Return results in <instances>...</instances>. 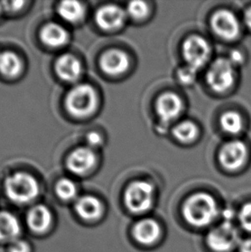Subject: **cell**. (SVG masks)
Returning a JSON list of instances; mask_svg holds the SVG:
<instances>
[{
	"label": "cell",
	"mask_w": 251,
	"mask_h": 252,
	"mask_svg": "<svg viewBox=\"0 0 251 252\" xmlns=\"http://www.w3.org/2000/svg\"><path fill=\"white\" fill-rule=\"evenodd\" d=\"M182 212L185 221L196 228L209 226L220 215L217 201L206 192H198L188 196L184 201Z\"/></svg>",
	"instance_id": "obj_1"
},
{
	"label": "cell",
	"mask_w": 251,
	"mask_h": 252,
	"mask_svg": "<svg viewBox=\"0 0 251 252\" xmlns=\"http://www.w3.org/2000/svg\"><path fill=\"white\" fill-rule=\"evenodd\" d=\"M124 202L129 211L134 215L149 212L155 203V189L153 184L146 181L132 182L126 189Z\"/></svg>",
	"instance_id": "obj_2"
},
{
	"label": "cell",
	"mask_w": 251,
	"mask_h": 252,
	"mask_svg": "<svg viewBox=\"0 0 251 252\" xmlns=\"http://www.w3.org/2000/svg\"><path fill=\"white\" fill-rule=\"evenodd\" d=\"M5 191L8 197L17 203H27L37 196L39 187L31 175L17 172L5 181Z\"/></svg>",
	"instance_id": "obj_3"
},
{
	"label": "cell",
	"mask_w": 251,
	"mask_h": 252,
	"mask_svg": "<svg viewBox=\"0 0 251 252\" xmlns=\"http://www.w3.org/2000/svg\"><path fill=\"white\" fill-rule=\"evenodd\" d=\"M97 97L91 85H79L68 92L65 107L68 112L76 117H85L95 109Z\"/></svg>",
	"instance_id": "obj_4"
},
{
	"label": "cell",
	"mask_w": 251,
	"mask_h": 252,
	"mask_svg": "<svg viewBox=\"0 0 251 252\" xmlns=\"http://www.w3.org/2000/svg\"><path fill=\"white\" fill-rule=\"evenodd\" d=\"M235 69L236 67L228 58L215 60L207 72V84L214 92H226L234 84Z\"/></svg>",
	"instance_id": "obj_5"
},
{
	"label": "cell",
	"mask_w": 251,
	"mask_h": 252,
	"mask_svg": "<svg viewBox=\"0 0 251 252\" xmlns=\"http://www.w3.org/2000/svg\"><path fill=\"white\" fill-rule=\"evenodd\" d=\"M240 241L237 229L226 220L212 229L207 236V245L214 252H230Z\"/></svg>",
	"instance_id": "obj_6"
},
{
	"label": "cell",
	"mask_w": 251,
	"mask_h": 252,
	"mask_svg": "<svg viewBox=\"0 0 251 252\" xmlns=\"http://www.w3.org/2000/svg\"><path fill=\"white\" fill-rule=\"evenodd\" d=\"M182 51L187 65L197 71L205 66L210 59V44L200 35L188 37L184 41Z\"/></svg>",
	"instance_id": "obj_7"
},
{
	"label": "cell",
	"mask_w": 251,
	"mask_h": 252,
	"mask_svg": "<svg viewBox=\"0 0 251 252\" xmlns=\"http://www.w3.org/2000/svg\"><path fill=\"white\" fill-rule=\"evenodd\" d=\"M211 26L220 37L232 41L240 34V24L234 13L227 10H218L211 18Z\"/></svg>",
	"instance_id": "obj_8"
},
{
	"label": "cell",
	"mask_w": 251,
	"mask_h": 252,
	"mask_svg": "<svg viewBox=\"0 0 251 252\" xmlns=\"http://www.w3.org/2000/svg\"><path fill=\"white\" fill-rule=\"evenodd\" d=\"M247 157V148L241 140H231L221 148L219 160L226 170H236L243 166Z\"/></svg>",
	"instance_id": "obj_9"
},
{
	"label": "cell",
	"mask_w": 251,
	"mask_h": 252,
	"mask_svg": "<svg viewBox=\"0 0 251 252\" xmlns=\"http://www.w3.org/2000/svg\"><path fill=\"white\" fill-rule=\"evenodd\" d=\"M183 111V100L173 92L163 93L157 99L156 112L163 123H170L177 120Z\"/></svg>",
	"instance_id": "obj_10"
},
{
	"label": "cell",
	"mask_w": 251,
	"mask_h": 252,
	"mask_svg": "<svg viewBox=\"0 0 251 252\" xmlns=\"http://www.w3.org/2000/svg\"><path fill=\"white\" fill-rule=\"evenodd\" d=\"M162 228L159 223L153 219L147 218L137 222L132 229V236L137 242L144 246H153L159 240Z\"/></svg>",
	"instance_id": "obj_11"
},
{
	"label": "cell",
	"mask_w": 251,
	"mask_h": 252,
	"mask_svg": "<svg viewBox=\"0 0 251 252\" xmlns=\"http://www.w3.org/2000/svg\"><path fill=\"white\" fill-rule=\"evenodd\" d=\"M126 12L121 7L108 4L101 7L95 14L99 27L105 31H113L122 27L126 19Z\"/></svg>",
	"instance_id": "obj_12"
},
{
	"label": "cell",
	"mask_w": 251,
	"mask_h": 252,
	"mask_svg": "<svg viewBox=\"0 0 251 252\" xmlns=\"http://www.w3.org/2000/svg\"><path fill=\"white\" fill-rule=\"evenodd\" d=\"M102 71L110 76L123 74L128 69L129 59L125 52L119 49H110L100 59Z\"/></svg>",
	"instance_id": "obj_13"
},
{
	"label": "cell",
	"mask_w": 251,
	"mask_h": 252,
	"mask_svg": "<svg viewBox=\"0 0 251 252\" xmlns=\"http://www.w3.org/2000/svg\"><path fill=\"white\" fill-rule=\"evenodd\" d=\"M95 156L89 147H80L73 151L67 158V167L75 174H85L95 164Z\"/></svg>",
	"instance_id": "obj_14"
},
{
	"label": "cell",
	"mask_w": 251,
	"mask_h": 252,
	"mask_svg": "<svg viewBox=\"0 0 251 252\" xmlns=\"http://www.w3.org/2000/svg\"><path fill=\"white\" fill-rule=\"evenodd\" d=\"M56 72L61 79L67 82H73L81 74L82 67L78 59L71 55H63L58 59L55 65Z\"/></svg>",
	"instance_id": "obj_15"
},
{
	"label": "cell",
	"mask_w": 251,
	"mask_h": 252,
	"mask_svg": "<svg viewBox=\"0 0 251 252\" xmlns=\"http://www.w3.org/2000/svg\"><path fill=\"white\" fill-rule=\"evenodd\" d=\"M75 209L78 215L86 220H95L102 213V203L97 198L91 195L79 198L75 204Z\"/></svg>",
	"instance_id": "obj_16"
},
{
	"label": "cell",
	"mask_w": 251,
	"mask_h": 252,
	"mask_svg": "<svg viewBox=\"0 0 251 252\" xmlns=\"http://www.w3.org/2000/svg\"><path fill=\"white\" fill-rule=\"evenodd\" d=\"M27 222L29 226L34 232L39 233L46 232L51 225V213L45 206H35L29 213Z\"/></svg>",
	"instance_id": "obj_17"
},
{
	"label": "cell",
	"mask_w": 251,
	"mask_h": 252,
	"mask_svg": "<svg viewBox=\"0 0 251 252\" xmlns=\"http://www.w3.org/2000/svg\"><path fill=\"white\" fill-rule=\"evenodd\" d=\"M41 38L45 44L53 48H58L67 41L68 34L61 25L48 24L41 30Z\"/></svg>",
	"instance_id": "obj_18"
},
{
	"label": "cell",
	"mask_w": 251,
	"mask_h": 252,
	"mask_svg": "<svg viewBox=\"0 0 251 252\" xmlns=\"http://www.w3.org/2000/svg\"><path fill=\"white\" fill-rule=\"evenodd\" d=\"M20 225L17 219L7 212L0 213V241H11L20 233Z\"/></svg>",
	"instance_id": "obj_19"
},
{
	"label": "cell",
	"mask_w": 251,
	"mask_h": 252,
	"mask_svg": "<svg viewBox=\"0 0 251 252\" xmlns=\"http://www.w3.org/2000/svg\"><path fill=\"white\" fill-rule=\"evenodd\" d=\"M20 59L12 52L0 53V72L6 77H15L21 72Z\"/></svg>",
	"instance_id": "obj_20"
},
{
	"label": "cell",
	"mask_w": 251,
	"mask_h": 252,
	"mask_svg": "<svg viewBox=\"0 0 251 252\" xmlns=\"http://www.w3.org/2000/svg\"><path fill=\"white\" fill-rule=\"evenodd\" d=\"M60 16L69 23H77L85 15V8L77 1H64L59 5Z\"/></svg>",
	"instance_id": "obj_21"
},
{
	"label": "cell",
	"mask_w": 251,
	"mask_h": 252,
	"mask_svg": "<svg viewBox=\"0 0 251 252\" xmlns=\"http://www.w3.org/2000/svg\"><path fill=\"white\" fill-rule=\"evenodd\" d=\"M220 125L225 133L238 135L244 128V121L238 113L227 111L221 116Z\"/></svg>",
	"instance_id": "obj_22"
},
{
	"label": "cell",
	"mask_w": 251,
	"mask_h": 252,
	"mask_svg": "<svg viewBox=\"0 0 251 252\" xmlns=\"http://www.w3.org/2000/svg\"><path fill=\"white\" fill-rule=\"evenodd\" d=\"M172 133L174 136L181 142L188 143L196 138L198 128L196 125L192 122L184 121L178 123L177 126L174 127Z\"/></svg>",
	"instance_id": "obj_23"
},
{
	"label": "cell",
	"mask_w": 251,
	"mask_h": 252,
	"mask_svg": "<svg viewBox=\"0 0 251 252\" xmlns=\"http://www.w3.org/2000/svg\"><path fill=\"white\" fill-rule=\"evenodd\" d=\"M126 15L134 20H142L148 15L149 8L146 2L132 1L126 7Z\"/></svg>",
	"instance_id": "obj_24"
},
{
	"label": "cell",
	"mask_w": 251,
	"mask_h": 252,
	"mask_svg": "<svg viewBox=\"0 0 251 252\" xmlns=\"http://www.w3.org/2000/svg\"><path fill=\"white\" fill-rule=\"evenodd\" d=\"M56 192L59 197L63 200H71L77 194V187L72 181L68 178H63L60 180L56 186Z\"/></svg>",
	"instance_id": "obj_25"
},
{
	"label": "cell",
	"mask_w": 251,
	"mask_h": 252,
	"mask_svg": "<svg viewBox=\"0 0 251 252\" xmlns=\"http://www.w3.org/2000/svg\"><path fill=\"white\" fill-rule=\"evenodd\" d=\"M238 220L242 228L251 232V202L245 203L238 212Z\"/></svg>",
	"instance_id": "obj_26"
},
{
	"label": "cell",
	"mask_w": 251,
	"mask_h": 252,
	"mask_svg": "<svg viewBox=\"0 0 251 252\" xmlns=\"http://www.w3.org/2000/svg\"><path fill=\"white\" fill-rule=\"evenodd\" d=\"M197 70L190 67L188 65H185L179 68L177 71V78L179 79L181 84L185 85H192L196 80Z\"/></svg>",
	"instance_id": "obj_27"
},
{
	"label": "cell",
	"mask_w": 251,
	"mask_h": 252,
	"mask_svg": "<svg viewBox=\"0 0 251 252\" xmlns=\"http://www.w3.org/2000/svg\"><path fill=\"white\" fill-rule=\"evenodd\" d=\"M10 252H30L31 248L27 243L22 241V240H17L12 244L10 246Z\"/></svg>",
	"instance_id": "obj_28"
},
{
	"label": "cell",
	"mask_w": 251,
	"mask_h": 252,
	"mask_svg": "<svg viewBox=\"0 0 251 252\" xmlns=\"http://www.w3.org/2000/svg\"><path fill=\"white\" fill-rule=\"evenodd\" d=\"M86 140H87V142L90 145V147H98L102 143V138L100 136V134L96 133V132H92V133H88Z\"/></svg>",
	"instance_id": "obj_29"
},
{
	"label": "cell",
	"mask_w": 251,
	"mask_h": 252,
	"mask_svg": "<svg viewBox=\"0 0 251 252\" xmlns=\"http://www.w3.org/2000/svg\"><path fill=\"white\" fill-rule=\"evenodd\" d=\"M228 59H229L230 62L233 64L235 67H237L238 65H241V64H243V62H244V56H243L241 53L238 51V50H234V51L231 52L230 57Z\"/></svg>",
	"instance_id": "obj_30"
},
{
	"label": "cell",
	"mask_w": 251,
	"mask_h": 252,
	"mask_svg": "<svg viewBox=\"0 0 251 252\" xmlns=\"http://www.w3.org/2000/svg\"><path fill=\"white\" fill-rule=\"evenodd\" d=\"M239 252H251V238L241 240L238 245Z\"/></svg>",
	"instance_id": "obj_31"
},
{
	"label": "cell",
	"mask_w": 251,
	"mask_h": 252,
	"mask_svg": "<svg viewBox=\"0 0 251 252\" xmlns=\"http://www.w3.org/2000/svg\"><path fill=\"white\" fill-rule=\"evenodd\" d=\"M4 8L7 10H17L20 9L24 2L23 1H10V2H3Z\"/></svg>",
	"instance_id": "obj_32"
},
{
	"label": "cell",
	"mask_w": 251,
	"mask_h": 252,
	"mask_svg": "<svg viewBox=\"0 0 251 252\" xmlns=\"http://www.w3.org/2000/svg\"><path fill=\"white\" fill-rule=\"evenodd\" d=\"M244 18H245V24L251 30V7L245 10Z\"/></svg>",
	"instance_id": "obj_33"
},
{
	"label": "cell",
	"mask_w": 251,
	"mask_h": 252,
	"mask_svg": "<svg viewBox=\"0 0 251 252\" xmlns=\"http://www.w3.org/2000/svg\"><path fill=\"white\" fill-rule=\"evenodd\" d=\"M1 9H2V7H1V5H0V12H1Z\"/></svg>",
	"instance_id": "obj_34"
}]
</instances>
